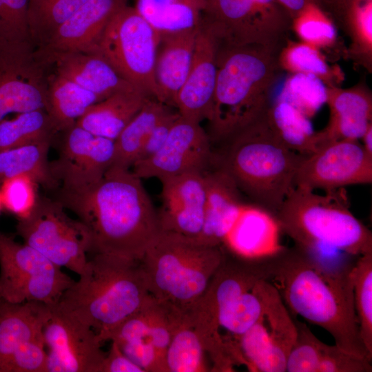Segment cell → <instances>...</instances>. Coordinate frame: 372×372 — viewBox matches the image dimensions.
Segmentation results:
<instances>
[{
    "label": "cell",
    "mask_w": 372,
    "mask_h": 372,
    "mask_svg": "<svg viewBox=\"0 0 372 372\" xmlns=\"http://www.w3.org/2000/svg\"><path fill=\"white\" fill-rule=\"evenodd\" d=\"M0 302L56 305L74 282L40 252L0 231Z\"/></svg>",
    "instance_id": "obj_9"
},
{
    "label": "cell",
    "mask_w": 372,
    "mask_h": 372,
    "mask_svg": "<svg viewBox=\"0 0 372 372\" xmlns=\"http://www.w3.org/2000/svg\"><path fill=\"white\" fill-rule=\"evenodd\" d=\"M372 183V157L358 140L327 143L302 156L298 167L296 187L325 192Z\"/></svg>",
    "instance_id": "obj_13"
},
{
    "label": "cell",
    "mask_w": 372,
    "mask_h": 372,
    "mask_svg": "<svg viewBox=\"0 0 372 372\" xmlns=\"http://www.w3.org/2000/svg\"><path fill=\"white\" fill-rule=\"evenodd\" d=\"M204 174L206 198L203 227L198 240L222 245L242 203L240 191L231 176L218 167L205 170Z\"/></svg>",
    "instance_id": "obj_24"
},
{
    "label": "cell",
    "mask_w": 372,
    "mask_h": 372,
    "mask_svg": "<svg viewBox=\"0 0 372 372\" xmlns=\"http://www.w3.org/2000/svg\"><path fill=\"white\" fill-rule=\"evenodd\" d=\"M141 180L130 169L111 167L87 192L60 197L87 229L90 252L141 259L161 231Z\"/></svg>",
    "instance_id": "obj_2"
},
{
    "label": "cell",
    "mask_w": 372,
    "mask_h": 372,
    "mask_svg": "<svg viewBox=\"0 0 372 372\" xmlns=\"http://www.w3.org/2000/svg\"><path fill=\"white\" fill-rule=\"evenodd\" d=\"M200 28L161 37L154 70L156 99L167 106H174L189 74Z\"/></svg>",
    "instance_id": "obj_23"
},
{
    "label": "cell",
    "mask_w": 372,
    "mask_h": 372,
    "mask_svg": "<svg viewBox=\"0 0 372 372\" xmlns=\"http://www.w3.org/2000/svg\"><path fill=\"white\" fill-rule=\"evenodd\" d=\"M282 229L274 213L258 204L241 203L223 246L238 256L260 260L271 257L285 247Z\"/></svg>",
    "instance_id": "obj_20"
},
{
    "label": "cell",
    "mask_w": 372,
    "mask_h": 372,
    "mask_svg": "<svg viewBox=\"0 0 372 372\" xmlns=\"http://www.w3.org/2000/svg\"><path fill=\"white\" fill-rule=\"evenodd\" d=\"M101 372H144L130 360L120 349L117 344L111 341V347L105 355Z\"/></svg>",
    "instance_id": "obj_49"
},
{
    "label": "cell",
    "mask_w": 372,
    "mask_h": 372,
    "mask_svg": "<svg viewBox=\"0 0 372 372\" xmlns=\"http://www.w3.org/2000/svg\"><path fill=\"white\" fill-rule=\"evenodd\" d=\"M224 254L223 245L161 230L140 262L150 295L186 311L205 293Z\"/></svg>",
    "instance_id": "obj_7"
},
{
    "label": "cell",
    "mask_w": 372,
    "mask_h": 372,
    "mask_svg": "<svg viewBox=\"0 0 372 372\" xmlns=\"http://www.w3.org/2000/svg\"><path fill=\"white\" fill-rule=\"evenodd\" d=\"M267 266V281L293 314L324 329L339 348L371 362L360 336L351 267L328 265L297 246L269 257Z\"/></svg>",
    "instance_id": "obj_1"
},
{
    "label": "cell",
    "mask_w": 372,
    "mask_h": 372,
    "mask_svg": "<svg viewBox=\"0 0 372 372\" xmlns=\"http://www.w3.org/2000/svg\"><path fill=\"white\" fill-rule=\"evenodd\" d=\"M226 141L218 167L231 176L240 192L276 214L296 187V174L303 156L281 142L266 113Z\"/></svg>",
    "instance_id": "obj_5"
},
{
    "label": "cell",
    "mask_w": 372,
    "mask_h": 372,
    "mask_svg": "<svg viewBox=\"0 0 372 372\" xmlns=\"http://www.w3.org/2000/svg\"><path fill=\"white\" fill-rule=\"evenodd\" d=\"M291 19L292 28L301 41L320 50L335 43L336 27L316 0H309Z\"/></svg>",
    "instance_id": "obj_42"
},
{
    "label": "cell",
    "mask_w": 372,
    "mask_h": 372,
    "mask_svg": "<svg viewBox=\"0 0 372 372\" xmlns=\"http://www.w3.org/2000/svg\"><path fill=\"white\" fill-rule=\"evenodd\" d=\"M258 30L265 44L279 45L289 25L287 11L277 0H252Z\"/></svg>",
    "instance_id": "obj_45"
},
{
    "label": "cell",
    "mask_w": 372,
    "mask_h": 372,
    "mask_svg": "<svg viewBox=\"0 0 372 372\" xmlns=\"http://www.w3.org/2000/svg\"><path fill=\"white\" fill-rule=\"evenodd\" d=\"M179 116L178 112L169 111L156 124L145 143L136 162L145 160L155 154L165 142L170 130Z\"/></svg>",
    "instance_id": "obj_48"
},
{
    "label": "cell",
    "mask_w": 372,
    "mask_h": 372,
    "mask_svg": "<svg viewBox=\"0 0 372 372\" xmlns=\"http://www.w3.org/2000/svg\"><path fill=\"white\" fill-rule=\"evenodd\" d=\"M169 111V106L148 98L114 140L115 153L111 167L130 169L153 129Z\"/></svg>",
    "instance_id": "obj_33"
},
{
    "label": "cell",
    "mask_w": 372,
    "mask_h": 372,
    "mask_svg": "<svg viewBox=\"0 0 372 372\" xmlns=\"http://www.w3.org/2000/svg\"><path fill=\"white\" fill-rule=\"evenodd\" d=\"M342 14L351 38L350 53L369 70L372 63V0H345L336 9Z\"/></svg>",
    "instance_id": "obj_36"
},
{
    "label": "cell",
    "mask_w": 372,
    "mask_h": 372,
    "mask_svg": "<svg viewBox=\"0 0 372 372\" xmlns=\"http://www.w3.org/2000/svg\"><path fill=\"white\" fill-rule=\"evenodd\" d=\"M297 337L287 360V372H316L326 344L320 341L310 329L295 320Z\"/></svg>",
    "instance_id": "obj_43"
},
{
    "label": "cell",
    "mask_w": 372,
    "mask_h": 372,
    "mask_svg": "<svg viewBox=\"0 0 372 372\" xmlns=\"http://www.w3.org/2000/svg\"><path fill=\"white\" fill-rule=\"evenodd\" d=\"M101 100L72 81L54 72L50 73L45 111L57 132L76 125L91 106Z\"/></svg>",
    "instance_id": "obj_29"
},
{
    "label": "cell",
    "mask_w": 372,
    "mask_h": 372,
    "mask_svg": "<svg viewBox=\"0 0 372 372\" xmlns=\"http://www.w3.org/2000/svg\"><path fill=\"white\" fill-rule=\"evenodd\" d=\"M51 307L34 301L0 302V366L24 342L43 333Z\"/></svg>",
    "instance_id": "obj_26"
},
{
    "label": "cell",
    "mask_w": 372,
    "mask_h": 372,
    "mask_svg": "<svg viewBox=\"0 0 372 372\" xmlns=\"http://www.w3.org/2000/svg\"><path fill=\"white\" fill-rule=\"evenodd\" d=\"M326 104L329 119L327 126L318 131L320 147L342 139L360 141L372 125V96L363 85L345 89L327 87Z\"/></svg>",
    "instance_id": "obj_21"
},
{
    "label": "cell",
    "mask_w": 372,
    "mask_h": 372,
    "mask_svg": "<svg viewBox=\"0 0 372 372\" xmlns=\"http://www.w3.org/2000/svg\"><path fill=\"white\" fill-rule=\"evenodd\" d=\"M327 87L316 75L291 74L276 100L289 103L311 119L327 103Z\"/></svg>",
    "instance_id": "obj_41"
},
{
    "label": "cell",
    "mask_w": 372,
    "mask_h": 372,
    "mask_svg": "<svg viewBox=\"0 0 372 372\" xmlns=\"http://www.w3.org/2000/svg\"><path fill=\"white\" fill-rule=\"evenodd\" d=\"M201 26L211 32L220 45L263 43L252 0H207Z\"/></svg>",
    "instance_id": "obj_25"
},
{
    "label": "cell",
    "mask_w": 372,
    "mask_h": 372,
    "mask_svg": "<svg viewBox=\"0 0 372 372\" xmlns=\"http://www.w3.org/2000/svg\"><path fill=\"white\" fill-rule=\"evenodd\" d=\"M205 350L186 311L173 329L165 355L167 372L210 371Z\"/></svg>",
    "instance_id": "obj_34"
},
{
    "label": "cell",
    "mask_w": 372,
    "mask_h": 372,
    "mask_svg": "<svg viewBox=\"0 0 372 372\" xmlns=\"http://www.w3.org/2000/svg\"><path fill=\"white\" fill-rule=\"evenodd\" d=\"M48 65L53 68L54 72L93 92L102 100L118 92L138 90L98 53L59 54L49 59Z\"/></svg>",
    "instance_id": "obj_22"
},
{
    "label": "cell",
    "mask_w": 372,
    "mask_h": 372,
    "mask_svg": "<svg viewBox=\"0 0 372 372\" xmlns=\"http://www.w3.org/2000/svg\"><path fill=\"white\" fill-rule=\"evenodd\" d=\"M43 333L22 344L1 366L0 372H47Z\"/></svg>",
    "instance_id": "obj_46"
},
{
    "label": "cell",
    "mask_w": 372,
    "mask_h": 372,
    "mask_svg": "<svg viewBox=\"0 0 372 372\" xmlns=\"http://www.w3.org/2000/svg\"><path fill=\"white\" fill-rule=\"evenodd\" d=\"M359 1H368V0H359Z\"/></svg>",
    "instance_id": "obj_55"
},
{
    "label": "cell",
    "mask_w": 372,
    "mask_h": 372,
    "mask_svg": "<svg viewBox=\"0 0 372 372\" xmlns=\"http://www.w3.org/2000/svg\"><path fill=\"white\" fill-rule=\"evenodd\" d=\"M138 13L160 35L201 27L207 0H133Z\"/></svg>",
    "instance_id": "obj_28"
},
{
    "label": "cell",
    "mask_w": 372,
    "mask_h": 372,
    "mask_svg": "<svg viewBox=\"0 0 372 372\" xmlns=\"http://www.w3.org/2000/svg\"><path fill=\"white\" fill-rule=\"evenodd\" d=\"M63 132L59 156L50 163L52 174L61 186V196L81 195L92 189L111 167L114 141L76 124Z\"/></svg>",
    "instance_id": "obj_12"
},
{
    "label": "cell",
    "mask_w": 372,
    "mask_h": 372,
    "mask_svg": "<svg viewBox=\"0 0 372 372\" xmlns=\"http://www.w3.org/2000/svg\"><path fill=\"white\" fill-rule=\"evenodd\" d=\"M0 41H25L14 27L11 18L0 0Z\"/></svg>",
    "instance_id": "obj_51"
},
{
    "label": "cell",
    "mask_w": 372,
    "mask_h": 372,
    "mask_svg": "<svg viewBox=\"0 0 372 372\" xmlns=\"http://www.w3.org/2000/svg\"><path fill=\"white\" fill-rule=\"evenodd\" d=\"M273 132L289 149L302 156L309 155L320 147L318 132L310 118L289 103L276 100L266 112Z\"/></svg>",
    "instance_id": "obj_30"
},
{
    "label": "cell",
    "mask_w": 372,
    "mask_h": 372,
    "mask_svg": "<svg viewBox=\"0 0 372 372\" xmlns=\"http://www.w3.org/2000/svg\"><path fill=\"white\" fill-rule=\"evenodd\" d=\"M281 70L294 73L311 74L320 78L325 84L336 86L342 74L337 66H331L320 49L303 41H289L278 52Z\"/></svg>",
    "instance_id": "obj_35"
},
{
    "label": "cell",
    "mask_w": 372,
    "mask_h": 372,
    "mask_svg": "<svg viewBox=\"0 0 372 372\" xmlns=\"http://www.w3.org/2000/svg\"><path fill=\"white\" fill-rule=\"evenodd\" d=\"M150 296L140 260L98 253L56 305L91 327L103 343Z\"/></svg>",
    "instance_id": "obj_4"
},
{
    "label": "cell",
    "mask_w": 372,
    "mask_h": 372,
    "mask_svg": "<svg viewBox=\"0 0 372 372\" xmlns=\"http://www.w3.org/2000/svg\"><path fill=\"white\" fill-rule=\"evenodd\" d=\"M160 39L135 8L126 5L109 22L94 53L137 90L156 99L154 70Z\"/></svg>",
    "instance_id": "obj_8"
},
{
    "label": "cell",
    "mask_w": 372,
    "mask_h": 372,
    "mask_svg": "<svg viewBox=\"0 0 372 372\" xmlns=\"http://www.w3.org/2000/svg\"><path fill=\"white\" fill-rule=\"evenodd\" d=\"M43 335L49 350L47 372H101L105 353L96 333L56 305Z\"/></svg>",
    "instance_id": "obj_15"
},
{
    "label": "cell",
    "mask_w": 372,
    "mask_h": 372,
    "mask_svg": "<svg viewBox=\"0 0 372 372\" xmlns=\"http://www.w3.org/2000/svg\"><path fill=\"white\" fill-rule=\"evenodd\" d=\"M148 98L138 90L114 94L91 106L76 124L96 136L114 141Z\"/></svg>",
    "instance_id": "obj_27"
},
{
    "label": "cell",
    "mask_w": 372,
    "mask_h": 372,
    "mask_svg": "<svg viewBox=\"0 0 372 372\" xmlns=\"http://www.w3.org/2000/svg\"><path fill=\"white\" fill-rule=\"evenodd\" d=\"M32 41H0V121L8 114L45 110L49 71Z\"/></svg>",
    "instance_id": "obj_11"
},
{
    "label": "cell",
    "mask_w": 372,
    "mask_h": 372,
    "mask_svg": "<svg viewBox=\"0 0 372 372\" xmlns=\"http://www.w3.org/2000/svg\"><path fill=\"white\" fill-rule=\"evenodd\" d=\"M63 208L59 200L39 197L32 212L19 218L17 231L24 243L81 276L88 262L90 234L83 223L70 218Z\"/></svg>",
    "instance_id": "obj_10"
},
{
    "label": "cell",
    "mask_w": 372,
    "mask_h": 372,
    "mask_svg": "<svg viewBox=\"0 0 372 372\" xmlns=\"http://www.w3.org/2000/svg\"><path fill=\"white\" fill-rule=\"evenodd\" d=\"M212 158L211 139L200 123L179 114L162 147L152 156L136 162L132 173L141 179L160 180L192 172H204Z\"/></svg>",
    "instance_id": "obj_16"
},
{
    "label": "cell",
    "mask_w": 372,
    "mask_h": 372,
    "mask_svg": "<svg viewBox=\"0 0 372 372\" xmlns=\"http://www.w3.org/2000/svg\"><path fill=\"white\" fill-rule=\"evenodd\" d=\"M366 154L372 157V125H371L360 139Z\"/></svg>",
    "instance_id": "obj_52"
},
{
    "label": "cell",
    "mask_w": 372,
    "mask_h": 372,
    "mask_svg": "<svg viewBox=\"0 0 372 372\" xmlns=\"http://www.w3.org/2000/svg\"><path fill=\"white\" fill-rule=\"evenodd\" d=\"M52 141L48 138L0 151V184L11 177L25 175L48 189L57 187L48 158Z\"/></svg>",
    "instance_id": "obj_31"
},
{
    "label": "cell",
    "mask_w": 372,
    "mask_h": 372,
    "mask_svg": "<svg viewBox=\"0 0 372 372\" xmlns=\"http://www.w3.org/2000/svg\"><path fill=\"white\" fill-rule=\"evenodd\" d=\"M358 257L351 269L354 307L361 340L372 357V251Z\"/></svg>",
    "instance_id": "obj_40"
},
{
    "label": "cell",
    "mask_w": 372,
    "mask_h": 372,
    "mask_svg": "<svg viewBox=\"0 0 372 372\" xmlns=\"http://www.w3.org/2000/svg\"><path fill=\"white\" fill-rule=\"evenodd\" d=\"M296 246L316 252L327 247L360 256L372 251V233L350 210L344 188L318 194L296 187L275 214Z\"/></svg>",
    "instance_id": "obj_6"
},
{
    "label": "cell",
    "mask_w": 372,
    "mask_h": 372,
    "mask_svg": "<svg viewBox=\"0 0 372 372\" xmlns=\"http://www.w3.org/2000/svg\"><path fill=\"white\" fill-rule=\"evenodd\" d=\"M1 1L6 7L19 34L24 39L31 41L28 21L29 0Z\"/></svg>",
    "instance_id": "obj_50"
},
{
    "label": "cell",
    "mask_w": 372,
    "mask_h": 372,
    "mask_svg": "<svg viewBox=\"0 0 372 372\" xmlns=\"http://www.w3.org/2000/svg\"><path fill=\"white\" fill-rule=\"evenodd\" d=\"M371 362L349 353L335 344H326L316 372H371Z\"/></svg>",
    "instance_id": "obj_47"
},
{
    "label": "cell",
    "mask_w": 372,
    "mask_h": 372,
    "mask_svg": "<svg viewBox=\"0 0 372 372\" xmlns=\"http://www.w3.org/2000/svg\"><path fill=\"white\" fill-rule=\"evenodd\" d=\"M3 207V203H2V198H1V192H0V211L1 210Z\"/></svg>",
    "instance_id": "obj_54"
},
{
    "label": "cell",
    "mask_w": 372,
    "mask_h": 372,
    "mask_svg": "<svg viewBox=\"0 0 372 372\" xmlns=\"http://www.w3.org/2000/svg\"><path fill=\"white\" fill-rule=\"evenodd\" d=\"M107 340L115 342L144 372H167L152 344L142 308L113 329Z\"/></svg>",
    "instance_id": "obj_32"
},
{
    "label": "cell",
    "mask_w": 372,
    "mask_h": 372,
    "mask_svg": "<svg viewBox=\"0 0 372 372\" xmlns=\"http://www.w3.org/2000/svg\"><path fill=\"white\" fill-rule=\"evenodd\" d=\"M297 337L296 326L285 311H263L259 320L237 338H227L236 364L253 372H286L288 355Z\"/></svg>",
    "instance_id": "obj_14"
},
{
    "label": "cell",
    "mask_w": 372,
    "mask_h": 372,
    "mask_svg": "<svg viewBox=\"0 0 372 372\" xmlns=\"http://www.w3.org/2000/svg\"><path fill=\"white\" fill-rule=\"evenodd\" d=\"M205 172V171H204ZM204 172H192L161 180L160 229L199 240L206 198Z\"/></svg>",
    "instance_id": "obj_18"
},
{
    "label": "cell",
    "mask_w": 372,
    "mask_h": 372,
    "mask_svg": "<svg viewBox=\"0 0 372 372\" xmlns=\"http://www.w3.org/2000/svg\"><path fill=\"white\" fill-rule=\"evenodd\" d=\"M329 3L333 6L334 8L337 9L340 6L345 0H327Z\"/></svg>",
    "instance_id": "obj_53"
},
{
    "label": "cell",
    "mask_w": 372,
    "mask_h": 372,
    "mask_svg": "<svg viewBox=\"0 0 372 372\" xmlns=\"http://www.w3.org/2000/svg\"><path fill=\"white\" fill-rule=\"evenodd\" d=\"M87 0H29L28 29L35 48L43 45L55 30Z\"/></svg>",
    "instance_id": "obj_38"
},
{
    "label": "cell",
    "mask_w": 372,
    "mask_h": 372,
    "mask_svg": "<svg viewBox=\"0 0 372 372\" xmlns=\"http://www.w3.org/2000/svg\"><path fill=\"white\" fill-rule=\"evenodd\" d=\"M263 281H259L253 289L243 293L217 312L219 329L227 332V336L224 337L238 338L261 318L265 307Z\"/></svg>",
    "instance_id": "obj_37"
},
{
    "label": "cell",
    "mask_w": 372,
    "mask_h": 372,
    "mask_svg": "<svg viewBox=\"0 0 372 372\" xmlns=\"http://www.w3.org/2000/svg\"><path fill=\"white\" fill-rule=\"evenodd\" d=\"M56 133L45 110L17 114L0 121V151L53 138Z\"/></svg>",
    "instance_id": "obj_39"
},
{
    "label": "cell",
    "mask_w": 372,
    "mask_h": 372,
    "mask_svg": "<svg viewBox=\"0 0 372 372\" xmlns=\"http://www.w3.org/2000/svg\"><path fill=\"white\" fill-rule=\"evenodd\" d=\"M37 185L33 178L21 175L11 177L1 184L3 207L18 218L28 216L36 206L39 196Z\"/></svg>",
    "instance_id": "obj_44"
},
{
    "label": "cell",
    "mask_w": 372,
    "mask_h": 372,
    "mask_svg": "<svg viewBox=\"0 0 372 372\" xmlns=\"http://www.w3.org/2000/svg\"><path fill=\"white\" fill-rule=\"evenodd\" d=\"M127 0H87L62 23L45 43L35 49L43 63L54 55L68 52L94 53L114 14ZM50 67V66H49Z\"/></svg>",
    "instance_id": "obj_17"
},
{
    "label": "cell",
    "mask_w": 372,
    "mask_h": 372,
    "mask_svg": "<svg viewBox=\"0 0 372 372\" xmlns=\"http://www.w3.org/2000/svg\"><path fill=\"white\" fill-rule=\"evenodd\" d=\"M279 45H221L211 118V141H225L266 113L281 70Z\"/></svg>",
    "instance_id": "obj_3"
},
{
    "label": "cell",
    "mask_w": 372,
    "mask_h": 372,
    "mask_svg": "<svg viewBox=\"0 0 372 372\" xmlns=\"http://www.w3.org/2000/svg\"><path fill=\"white\" fill-rule=\"evenodd\" d=\"M220 43L208 29L200 27L189 74L178 91L174 107L178 114L200 123L211 118L217 78V54Z\"/></svg>",
    "instance_id": "obj_19"
}]
</instances>
